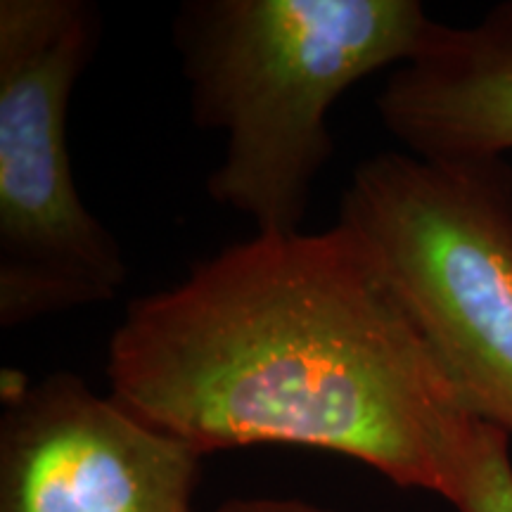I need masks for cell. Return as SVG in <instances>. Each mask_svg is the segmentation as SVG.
<instances>
[{
	"label": "cell",
	"instance_id": "obj_1",
	"mask_svg": "<svg viewBox=\"0 0 512 512\" xmlns=\"http://www.w3.org/2000/svg\"><path fill=\"white\" fill-rule=\"evenodd\" d=\"M110 396L207 456L283 444L339 453L453 503L477 418L347 223L259 235L128 304Z\"/></svg>",
	"mask_w": 512,
	"mask_h": 512
},
{
	"label": "cell",
	"instance_id": "obj_2",
	"mask_svg": "<svg viewBox=\"0 0 512 512\" xmlns=\"http://www.w3.org/2000/svg\"><path fill=\"white\" fill-rule=\"evenodd\" d=\"M432 24L418 0H185L171 34L192 119L226 136L211 200L259 235L299 233L335 102L413 60Z\"/></svg>",
	"mask_w": 512,
	"mask_h": 512
},
{
	"label": "cell",
	"instance_id": "obj_3",
	"mask_svg": "<svg viewBox=\"0 0 512 512\" xmlns=\"http://www.w3.org/2000/svg\"><path fill=\"white\" fill-rule=\"evenodd\" d=\"M339 221L366 238L472 418L512 439V164L363 159Z\"/></svg>",
	"mask_w": 512,
	"mask_h": 512
},
{
	"label": "cell",
	"instance_id": "obj_4",
	"mask_svg": "<svg viewBox=\"0 0 512 512\" xmlns=\"http://www.w3.org/2000/svg\"><path fill=\"white\" fill-rule=\"evenodd\" d=\"M102 34L91 0H0V325L112 302L114 235L76 190L69 100Z\"/></svg>",
	"mask_w": 512,
	"mask_h": 512
},
{
	"label": "cell",
	"instance_id": "obj_5",
	"mask_svg": "<svg viewBox=\"0 0 512 512\" xmlns=\"http://www.w3.org/2000/svg\"><path fill=\"white\" fill-rule=\"evenodd\" d=\"M202 458L57 370L0 418V512H190Z\"/></svg>",
	"mask_w": 512,
	"mask_h": 512
},
{
	"label": "cell",
	"instance_id": "obj_6",
	"mask_svg": "<svg viewBox=\"0 0 512 512\" xmlns=\"http://www.w3.org/2000/svg\"><path fill=\"white\" fill-rule=\"evenodd\" d=\"M384 128L411 155H512V0L467 27L434 22L377 95Z\"/></svg>",
	"mask_w": 512,
	"mask_h": 512
},
{
	"label": "cell",
	"instance_id": "obj_7",
	"mask_svg": "<svg viewBox=\"0 0 512 512\" xmlns=\"http://www.w3.org/2000/svg\"><path fill=\"white\" fill-rule=\"evenodd\" d=\"M510 437L477 422L453 508L458 512H512Z\"/></svg>",
	"mask_w": 512,
	"mask_h": 512
},
{
	"label": "cell",
	"instance_id": "obj_8",
	"mask_svg": "<svg viewBox=\"0 0 512 512\" xmlns=\"http://www.w3.org/2000/svg\"><path fill=\"white\" fill-rule=\"evenodd\" d=\"M214 512H337L332 508H323L318 503L302 501V498H233L219 505Z\"/></svg>",
	"mask_w": 512,
	"mask_h": 512
}]
</instances>
